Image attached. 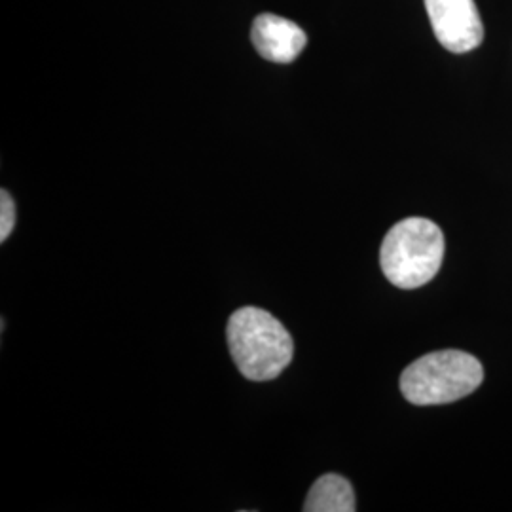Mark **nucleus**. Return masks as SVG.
I'll return each mask as SVG.
<instances>
[{
    "label": "nucleus",
    "instance_id": "f257e3e1",
    "mask_svg": "<svg viewBox=\"0 0 512 512\" xmlns=\"http://www.w3.org/2000/svg\"><path fill=\"white\" fill-rule=\"evenodd\" d=\"M226 338L239 372L251 382H270L293 361V336L270 311L253 306L234 311Z\"/></svg>",
    "mask_w": 512,
    "mask_h": 512
},
{
    "label": "nucleus",
    "instance_id": "f03ea898",
    "mask_svg": "<svg viewBox=\"0 0 512 512\" xmlns=\"http://www.w3.org/2000/svg\"><path fill=\"white\" fill-rule=\"evenodd\" d=\"M444 249V234L433 220L410 217L385 234L380 266L395 287L420 289L439 274Z\"/></svg>",
    "mask_w": 512,
    "mask_h": 512
},
{
    "label": "nucleus",
    "instance_id": "7ed1b4c3",
    "mask_svg": "<svg viewBox=\"0 0 512 512\" xmlns=\"http://www.w3.org/2000/svg\"><path fill=\"white\" fill-rule=\"evenodd\" d=\"M484 382V368L475 355L461 349H440L420 357L401 374V393L418 406L456 403L473 395Z\"/></svg>",
    "mask_w": 512,
    "mask_h": 512
},
{
    "label": "nucleus",
    "instance_id": "20e7f679",
    "mask_svg": "<svg viewBox=\"0 0 512 512\" xmlns=\"http://www.w3.org/2000/svg\"><path fill=\"white\" fill-rule=\"evenodd\" d=\"M440 44L452 54H465L484 40V25L475 0H423Z\"/></svg>",
    "mask_w": 512,
    "mask_h": 512
},
{
    "label": "nucleus",
    "instance_id": "39448f33",
    "mask_svg": "<svg viewBox=\"0 0 512 512\" xmlns=\"http://www.w3.org/2000/svg\"><path fill=\"white\" fill-rule=\"evenodd\" d=\"M251 38L256 52L272 63H291L308 44L306 33L296 23L275 14H260Z\"/></svg>",
    "mask_w": 512,
    "mask_h": 512
},
{
    "label": "nucleus",
    "instance_id": "423d86ee",
    "mask_svg": "<svg viewBox=\"0 0 512 512\" xmlns=\"http://www.w3.org/2000/svg\"><path fill=\"white\" fill-rule=\"evenodd\" d=\"M302 509L306 512H353L357 509L353 486L344 476L323 475L311 486Z\"/></svg>",
    "mask_w": 512,
    "mask_h": 512
},
{
    "label": "nucleus",
    "instance_id": "0eeeda50",
    "mask_svg": "<svg viewBox=\"0 0 512 512\" xmlns=\"http://www.w3.org/2000/svg\"><path fill=\"white\" fill-rule=\"evenodd\" d=\"M14 224H16V205L12 196L6 190H2L0 192V241L2 243L10 238Z\"/></svg>",
    "mask_w": 512,
    "mask_h": 512
}]
</instances>
